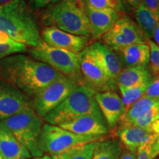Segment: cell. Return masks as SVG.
I'll return each mask as SVG.
<instances>
[{"label":"cell","mask_w":159,"mask_h":159,"mask_svg":"<svg viewBox=\"0 0 159 159\" xmlns=\"http://www.w3.org/2000/svg\"><path fill=\"white\" fill-rule=\"evenodd\" d=\"M30 53L34 58L45 63L65 76L75 81L78 85L82 83L80 72V53L75 54L71 52L50 47L42 41L33 48Z\"/></svg>","instance_id":"8992f818"},{"label":"cell","mask_w":159,"mask_h":159,"mask_svg":"<svg viewBox=\"0 0 159 159\" xmlns=\"http://www.w3.org/2000/svg\"><path fill=\"white\" fill-rule=\"evenodd\" d=\"M119 159H138L137 158V152H131L127 149H122V153L119 157Z\"/></svg>","instance_id":"e575fe53"},{"label":"cell","mask_w":159,"mask_h":159,"mask_svg":"<svg viewBox=\"0 0 159 159\" xmlns=\"http://www.w3.org/2000/svg\"><path fill=\"white\" fill-rule=\"evenodd\" d=\"M11 1H13V0H0V5H3V4L10 2Z\"/></svg>","instance_id":"ab89813d"},{"label":"cell","mask_w":159,"mask_h":159,"mask_svg":"<svg viewBox=\"0 0 159 159\" xmlns=\"http://www.w3.org/2000/svg\"><path fill=\"white\" fill-rule=\"evenodd\" d=\"M0 159H4L3 158V157L2 156V155H1V153H0Z\"/></svg>","instance_id":"60d3db41"},{"label":"cell","mask_w":159,"mask_h":159,"mask_svg":"<svg viewBox=\"0 0 159 159\" xmlns=\"http://www.w3.org/2000/svg\"><path fill=\"white\" fill-rule=\"evenodd\" d=\"M99 141L76 145L61 153L50 156L52 159H91Z\"/></svg>","instance_id":"cb8c5ba5"},{"label":"cell","mask_w":159,"mask_h":159,"mask_svg":"<svg viewBox=\"0 0 159 159\" xmlns=\"http://www.w3.org/2000/svg\"><path fill=\"white\" fill-rule=\"evenodd\" d=\"M106 136H81L61 128L45 123L39 139V148L43 155H57L76 145L101 140Z\"/></svg>","instance_id":"52a82bcc"},{"label":"cell","mask_w":159,"mask_h":159,"mask_svg":"<svg viewBox=\"0 0 159 159\" xmlns=\"http://www.w3.org/2000/svg\"><path fill=\"white\" fill-rule=\"evenodd\" d=\"M128 66L147 67L150 61V47L148 43H134L119 49Z\"/></svg>","instance_id":"ffe728a7"},{"label":"cell","mask_w":159,"mask_h":159,"mask_svg":"<svg viewBox=\"0 0 159 159\" xmlns=\"http://www.w3.org/2000/svg\"><path fill=\"white\" fill-rule=\"evenodd\" d=\"M57 126L74 134L86 136H106L109 132L105 119L94 115L78 117Z\"/></svg>","instance_id":"9a60e30c"},{"label":"cell","mask_w":159,"mask_h":159,"mask_svg":"<svg viewBox=\"0 0 159 159\" xmlns=\"http://www.w3.org/2000/svg\"><path fill=\"white\" fill-rule=\"evenodd\" d=\"M77 85L73 80L61 74L34 97L32 102L33 109L43 118L61 104Z\"/></svg>","instance_id":"ba28073f"},{"label":"cell","mask_w":159,"mask_h":159,"mask_svg":"<svg viewBox=\"0 0 159 159\" xmlns=\"http://www.w3.org/2000/svg\"><path fill=\"white\" fill-rule=\"evenodd\" d=\"M122 149L119 139L105 137L97 143L91 159H119Z\"/></svg>","instance_id":"7402d4cb"},{"label":"cell","mask_w":159,"mask_h":159,"mask_svg":"<svg viewBox=\"0 0 159 159\" xmlns=\"http://www.w3.org/2000/svg\"><path fill=\"white\" fill-rule=\"evenodd\" d=\"M159 114V104L155 105L148 111H147L142 116L137 119L133 123V125L140 127V128H148L151 123H152Z\"/></svg>","instance_id":"f1b7e54d"},{"label":"cell","mask_w":159,"mask_h":159,"mask_svg":"<svg viewBox=\"0 0 159 159\" xmlns=\"http://www.w3.org/2000/svg\"><path fill=\"white\" fill-rule=\"evenodd\" d=\"M156 119H158V120H159V114L158 115V116L156 117Z\"/></svg>","instance_id":"b9f144b4"},{"label":"cell","mask_w":159,"mask_h":159,"mask_svg":"<svg viewBox=\"0 0 159 159\" xmlns=\"http://www.w3.org/2000/svg\"><path fill=\"white\" fill-rule=\"evenodd\" d=\"M101 39L114 51L134 43H148L149 40L137 23L126 16H119Z\"/></svg>","instance_id":"9c48e42d"},{"label":"cell","mask_w":159,"mask_h":159,"mask_svg":"<svg viewBox=\"0 0 159 159\" xmlns=\"http://www.w3.org/2000/svg\"><path fill=\"white\" fill-rule=\"evenodd\" d=\"M126 1L130 6L136 9L142 5L143 0H126Z\"/></svg>","instance_id":"d590c367"},{"label":"cell","mask_w":159,"mask_h":159,"mask_svg":"<svg viewBox=\"0 0 159 159\" xmlns=\"http://www.w3.org/2000/svg\"><path fill=\"white\" fill-rule=\"evenodd\" d=\"M41 36L42 41L47 45L75 54L82 52L89 45V37L71 34L53 27L43 29Z\"/></svg>","instance_id":"7c38bea8"},{"label":"cell","mask_w":159,"mask_h":159,"mask_svg":"<svg viewBox=\"0 0 159 159\" xmlns=\"http://www.w3.org/2000/svg\"><path fill=\"white\" fill-rule=\"evenodd\" d=\"M116 135L122 147L131 152H137L140 145L151 140H156L159 134L151 132L148 128L135 125L118 126Z\"/></svg>","instance_id":"e0dca14e"},{"label":"cell","mask_w":159,"mask_h":159,"mask_svg":"<svg viewBox=\"0 0 159 159\" xmlns=\"http://www.w3.org/2000/svg\"><path fill=\"white\" fill-rule=\"evenodd\" d=\"M148 43L150 47V61H149V71L151 76H159V47L151 39Z\"/></svg>","instance_id":"4316f807"},{"label":"cell","mask_w":159,"mask_h":159,"mask_svg":"<svg viewBox=\"0 0 159 159\" xmlns=\"http://www.w3.org/2000/svg\"><path fill=\"white\" fill-rule=\"evenodd\" d=\"M80 66L82 76L80 85L86 87L94 92L114 91L116 85L89 54L86 48L80 52Z\"/></svg>","instance_id":"30bf717a"},{"label":"cell","mask_w":159,"mask_h":159,"mask_svg":"<svg viewBox=\"0 0 159 159\" xmlns=\"http://www.w3.org/2000/svg\"><path fill=\"white\" fill-rule=\"evenodd\" d=\"M154 142L155 140H151L143 143L142 145H140L138 150H137V158L138 159H151V148H152V145Z\"/></svg>","instance_id":"4dcf8cb0"},{"label":"cell","mask_w":159,"mask_h":159,"mask_svg":"<svg viewBox=\"0 0 159 159\" xmlns=\"http://www.w3.org/2000/svg\"><path fill=\"white\" fill-rule=\"evenodd\" d=\"M86 50L116 85V80L123 69L122 61L116 52L105 43L99 41L89 44L86 47Z\"/></svg>","instance_id":"4fadbf2b"},{"label":"cell","mask_w":159,"mask_h":159,"mask_svg":"<svg viewBox=\"0 0 159 159\" xmlns=\"http://www.w3.org/2000/svg\"><path fill=\"white\" fill-rule=\"evenodd\" d=\"M30 159H31V158H30Z\"/></svg>","instance_id":"7bdbcfd3"},{"label":"cell","mask_w":159,"mask_h":159,"mask_svg":"<svg viewBox=\"0 0 159 159\" xmlns=\"http://www.w3.org/2000/svg\"><path fill=\"white\" fill-rule=\"evenodd\" d=\"M148 84L132 88H122L119 87L121 93V99L125 108V113L134 104L136 101L144 96Z\"/></svg>","instance_id":"d4e9b609"},{"label":"cell","mask_w":159,"mask_h":159,"mask_svg":"<svg viewBox=\"0 0 159 159\" xmlns=\"http://www.w3.org/2000/svg\"><path fill=\"white\" fill-rule=\"evenodd\" d=\"M7 36V35H6V34H5V33H2V32H0V41H2L3 39H5Z\"/></svg>","instance_id":"f35d334b"},{"label":"cell","mask_w":159,"mask_h":159,"mask_svg":"<svg viewBox=\"0 0 159 159\" xmlns=\"http://www.w3.org/2000/svg\"><path fill=\"white\" fill-rule=\"evenodd\" d=\"M35 159H52V157L49 156V155H43L41 157H38V158H35Z\"/></svg>","instance_id":"74e56055"},{"label":"cell","mask_w":159,"mask_h":159,"mask_svg":"<svg viewBox=\"0 0 159 159\" xmlns=\"http://www.w3.org/2000/svg\"><path fill=\"white\" fill-rule=\"evenodd\" d=\"M152 39H154L153 42L155 43H156V44L159 47V25L157 26L156 30H155L153 35H152Z\"/></svg>","instance_id":"8d00e7d4"},{"label":"cell","mask_w":159,"mask_h":159,"mask_svg":"<svg viewBox=\"0 0 159 159\" xmlns=\"http://www.w3.org/2000/svg\"><path fill=\"white\" fill-rule=\"evenodd\" d=\"M85 115L103 117L95 100L94 91L83 85H77L61 104L43 119L46 123L60 125Z\"/></svg>","instance_id":"277c9868"},{"label":"cell","mask_w":159,"mask_h":159,"mask_svg":"<svg viewBox=\"0 0 159 159\" xmlns=\"http://www.w3.org/2000/svg\"><path fill=\"white\" fill-rule=\"evenodd\" d=\"M159 155V135L152 145L150 152L151 159H155Z\"/></svg>","instance_id":"836d02e7"},{"label":"cell","mask_w":159,"mask_h":159,"mask_svg":"<svg viewBox=\"0 0 159 159\" xmlns=\"http://www.w3.org/2000/svg\"><path fill=\"white\" fill-rule=\"evenodd\" d=\"M33 108L29 97L8 83L0 81V122Z\"/></svg>","instance_id":"8fae6325"},{"label":"cell","mask_w":159,"mask_h":159,"mask_svg":"<svg viewBox=\"0 0 159 159\" xmlns=\"http://www.w3.org/2000/svg\"><path fill=\"white\" fill-rule=\"evenodd\" d=\"M94 98L108 128L114 130L125 114L121 97L116 91L94 92Z\"/></svg>","instance_id":"5bb4252c"},{"label":"cell","mask_w":159,"mask_h":159,"mask_svg":"<svg viewBox=\"0 0 159 159\" xmlns=\"http://www.w3.org/2000/svg\"><path fill=\"white\" fill-rule=\"evenodd\" d=\"M86 14L90 27V35L94 39H101L120 16L111 9H97L86 3Z\"/></svg>","instance_id":"2e32d148"},{"label":"cell","mask_w":159,"mask_h":159,"mask_svg":"<svg viewBox=\"0 0 159 159\" xmlns=\"http://www.w3.org/2000/svg\"><path fill=\"white\" fill-rule=\"evenodd\" d=\"M0 32L31 48L42 41L36 19L24 0L0 5Z\"/></svg>","instance_id":"7a4b0ae2"},{"label":"cell","mask_w":159,"mask_h":159,"mask_svg":"<svg viewBox=\"0 0 159 159\" xmlns=\"http://www.w3.org/2000/svg\"><path fill=\"white\" fill-rule=\"evenodd\" d=\"M144 96L150 98H159V76L151 78L147 86Z\"/></svg>","instance_id":"f546056e"},{"label":"cell","mask_w":159,"mask_h":159,"mask_svg":"<svg viewBox=\"0 0 159 159\" xmlns=\"http://www.w3.org/2000/svg\"><path fill=\"white\" fill-rule=\"evenodd\" d=\"M86 3L97 9H111L119 13L123 9L121 0H85Z\"/></svg>","instance_id":"83f0119b"},{"label":"cell","mask_w":159,"mask_h":159,"mask_svg":"<svg viewBox=\"0 0 159 159\" xmlns=\"http://www.w3.org/2000/svg\"><path fill=\"white\" fill-rule=\"evenodd\" d=\"M48 27L82 36H90L85 0H61L50 5L43 15Z\"/></svg>","instance_id":"3957f363"},{"label":"cell","mask_w":159,"mask_h":159,"mask_svg":"<svg viewBox=\"0 0 159 159\" xmlns=\"http://www.w3.org/2000/svg\"><path fill=\"white\" fill-rule=\"evenodd\" d=\"M135 18L137 25L142 30L148 39H151L154 31L159 25V17L141 5L135 11Z\"/></svg>","instance_id":"603a6c76"},{"label":"cell","mask_w":159,"mask_h":159,"mask_svg":"<svg viewBox=\"0 0 159 159\" xmlns=\"http://www.w3.org/2000/svg\"><path fill=\"white\" fill-rule=\"evenodd\" d=\"M43 119L31 108L4 119L0 123L29 151L32 157L38 158L43 156L39 148Z\"/></svg>","instance_id":"5b68a950"},{"label":"cell","mask_w":159,"mask_h":159,"mask_svg":"<svg viewBox=\"0 0 159 159\" xmlns=\"http://www.w3.org/2000/svg\"><path fill=\"white\" fill-rule=\"evenodd\" d=\"M158 104H159V98L142 97L123 114L117 126L132 125L137 119Z\"/></svg>","instance_id":"44dd1931"},{"label":"cell","mask_w":159,"mask_h":159,"mask_svg":"<svg viewBox=\"0 0 159 159\" xmlns=\"http://www.w3.org/2000/svg\"><path fill=\"white\" fill-rule=\"evenodd\" d=\"M152 78L147 67L128 66L123 69L116 80V85L122 88H132L148 84Z\"/></svg>","instance_id":"d6986e66"},{"label":"cell","mask_w":159,"mask_h":159,"mask_svg":"<svg viewBox=\"0 0 159 159\" xmlns=\"http://www.w3.org/2000/svg\"><path fill=\"white\" fill-rule=\"evenodd\" d=\"M0 153L4 159H30L31 154L0 123Z\"/></svg>","instance_id":"ac0fdd59"},{"label":"cell","mask_w":159,"mask_h":159,"mask_svg":"<svg viewBox=\"0 0 159 159\" xmlns=\"http://www.w3.org/2000/svg\"><path fill=\"white\" fill-rule=\"evenodd\" d=\"M61 74L47 63L22 54L0 60V78L27 97L39 94Z\"/></svg>","instance_id":"6da1fadb"},{"label":"cell","mask_w":159,"mask_h":159,"mask_svg":"<svg viewBox=\"0 0 159 159\" xmlns=\"http://www.w3.org/2000/svg\"><path fill=\"white\" fill-rule=\"evenodd\" d=\"M34 5L37 8H43V7L50 6L58 2L61 0H33Z\"/></svg>","instance_id":"d6a6232c"},{"label":"cell","mask_w":159,"mask_h":159,"mask_svg":"<svg viewBox=\"0 0 159 159\" xmlns=\"http://www.w3.org/2000/svg\"><path fill=\"white\" fill-rule=\"evenodd\" d=\"M27 49V47L25 45L15 41L9 36H7L0 41V60L11 55L25 52Z\"/></svg>","instance_id":"484cf974"},{"label":"cell","mask_w":159,"mask_h":159,"mask_svg":"<svg viewBox=\"0 0 159 159\" xmlns=\"http://www.w3.org/2000/svg\"><path fill=\"white\" fill-rule=\"evenodd\" d=\"M142 4L159 17V0H143Z\"/></svg>","instance_id":"1f68e13d"}]
</instances>
